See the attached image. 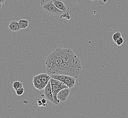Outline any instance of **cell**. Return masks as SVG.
I'll return each instance as SVG.
<instances>
[{
    "label": "cell",
    "instance_id": "6da1fadb",
    "mask_svg": "<svg viewBox=\"0 0 128 118\" xmlns=\"http://www.w3.org/2000/svg\"><path fill=\"white\" fill-rule=\"evenodd\" d=\"M65 51V48H57L47 57L45 64L49 74H54L59 65L63 63Z\"/></svg>",
    "mask_w": 128,
    "mask_h": 118
},
{
    "label": "cell",
    "instance_id": "7a4b0ae2",
    "mask_svg": "<svg viewBox=\"0 0 128 118\" xmlns=\"http://www.w3.org/2000/svg\"><path fill=\"white\" fill-rule=\"evenodd\" d=\"M82 69V64H72L63 62L58 68L54 74H63L77 78L81 73Z\"/></svg>",
    "mask_w": 128,
    "mask_h": 118
},
{
    "label": "cell",
    "instance_id": "3957f363",
    "mask_svg": "<svg viewBox=\"0 0 128 118\" xmlns=\"http://www.w3.org/2000/svg\"><path fill=\"white\" fill-rule=\"evenodd\" d=\"M63 62L72 64H82L79 57L70 48H65Z\"/></svg>",
    "mask_w": 128,
    "mask_h": 118
},
{
    "label": "cell",
    "instance_id": "277c9868",
    "mask_svg": "<svg viewBox=\"0 0 128 118\" xmlns=\"http://www.w3.org/2000/svg\"><path fill=\"white\" fill-rule=\"evenodd\" d=\"M43 10L48 15L51 16H56L61 15L64 12L62 10H60L54 5L53 1L51 0L46 2L42 6Z\"/></svg>",
    "mask_w": 128,
    "mask_h": 118
},
{
    "label": "cell",
    "instance_id": "5b68a950",
    "mask_svg": "<svg viewBox=\"0 0 128 118\" xmlns=\"http://www.w3.org/2000/svg\"><path fill=\"white\" fill-rule=\"evenodd\" d=\"M52 90L55 100V105H59L60 103L57 99V95L59 91L64 89L68 88L66 85L63 83L61 85H51Z\"/></svg>",
    "mask_w": 128,
    "mask_h": 118
},
{
    "label": "cell",
    "instance_id": "8992f818",
    "mask_svg": "<svg viewBox=\"0 0 128 118\" xmlns=\"http://www.w3.org/2000/svg\"><path fill=\"white\" fill-rule=\"evenodd\" d=\"M70 88H65L61 90L57 95V99L59 103L64 102L68 100L70 94Z\"/></svg>",
    "mask_w": 128,
    "mask_h": 118
},
{
    "label": "cell",
    "instance_id": "52a82bcc",
    "mask_svg": "<svg viewBox=\"0 0 128 118\" xmlns=\"http://www.w3.org/2000/svg\"><path fill=\"white\" fill-rule=\"evenodd\" d=\"M44 94L46 99L54 104L55 100L52 90L51 84L50 81H49L48 84L44 88Z\"/></svg>",
    "mask_w": 128,
    "mask_h": 118
},
{
    "label": "cell",
    "instance_id": "ba28073f",
    "mask_svg": "<svg viewBox=\"0 0 128 118\" xmlns=\"http://www.w3.org/2000/svg\"><path fill=\"white\" fill-rule=\"evenodd\" d=\"M62 82L67 85L68 88L74 87L76 84V78L72 76L64 75Z\"/></svg>",
    "mask_w": 128,
    "mask_h": 118
},
{
    "label": "cell",
    "instance_id": "9c48e42d",
    "mask_svg": "<svg viewBox=\"0 0 128 118\" xmlns=\"http://www.w3.org/2000/svg\"><path fill=\"white\" fill-rule=\"evenodd\" d=\"M33 84H34V86L36 88V89L39 90H41L45 87L44 86L39 74L34 76L33 78Z\"/></svg>",
    "mask_w": 128,
    "mask_h": 118
},
{
    "label": "cell",
    "instance_id": "30bf717a",
    "mask_svg": "<svg viewBox=\"0 0 128 118\" xmlns=\"http://www.w3.org/2000/svg\"><path fill=\"white\" fill-rule=\"evenodd\" d=\"M9 29L10 31L13 32H18L21 29L18 22L15 21L10 22L9 25Z\"/></svg>",
    "mask_w": 128,
    "mask_h": 118
},
{
    "label": "cell",
    "instance_id": "8fae6325",
    "mask_svg": "<svg viewBox=\"0 0 128 118\" xmlns=\"http://www.w3.org/2000/svg\"><path fill=\"white\" fill-rule=\"evenodd\" d=\"M53 3L56 8L65 12L67 10V7L61 0H53Z\"/></svg>",
    "mask_w": 128,
    "mask_h": 118
},
{
    "label": "cell",
    "instance_id": "7c38bea8",
    "mask_svg": "<svg viewBox=\"0 0 128 118\" xmlns=\"http://www.w3.org/2000/svg\"><path fill=\"white\" fill-rule=\"evenodd\" d=\"M39 75L41 78L44 86L45 87L46 85L48 84L49 81H50V79L51 78V75L50 74H49L48 73V74H46V73L41 74H39Z\"/></svg>",
    "mask_w": 128,
    "mask_h": 118
},
{
    "label": "cell",
    "instance_id": "4fadbf2b",
    "mask_svg": "<svg viewBox=\"0 0 128 118\" xmlns=\"http://www.w3.org/2000/svg\"><path fill=\"white\" fill-rule=\"evenodd\" d=\"M18 23L21 29H24L27 28L29 25V21L26 19H20L18 21Z\"/></svg>",
    "mask_w": 128,
    "mask_h": 118
},
{
    "label": "cell",
    "instance_id": "5bb4252c",
    "mask_svg": "<svg viewBox=\"0 0 128 118\" xmlns=\"http://www.w3.org/2000/svg\"><path fill=\"white\" fill-rule=\"evenodd\" d=\"M12 87L14 90H18V89L23 87V84L19 81H15L13 83Z\"/></svg>",
    "mask_w": 128,
    "mask_h": 118
},
{
    "label": "cell",
    "instance_id": "9a60e30c",
    "mask_svg": "<svg viewBox=\"0 0 128 118\" xmlns=\"http://www.w3.org/2000/svg\"><path fill=\"white\" fill-rule=\"evenodd\" d=\"M122 36V34L120 31H117L114 34L113 36V40L114 42L115 43L116 41L118 40L120 37Z\"/></svg>",
    "mask_w": 128,
    "mask_h": 118
},
{
    "label": "cell",
    "instance_id": "2e32d148",
    "mask_svg": "<svg viewBox=\"0 0 128 118\" xmlns=\"http://www.w3.org/2000/svg\"><path fill=\"white\" fill-rule=\"evenodd\" d=\"M50 82L51 85H61L64 82H62L59 80H56L51 78L50 79Z\"/></svg>",
    "mask_w": 128,
    "mask_h": 118
},
{
    "label": "cell",
    "instance_id": "e0dca14e",
    "mask_svg": "<svg viewBox=\"0 0 128 118\" xmlns=\"http://www.w3.org/2000/svg\"><path fill=\"white\" fill-rule=\"evenodd\" d=\"M24 89L23 87L20 88L18 90H16V94L18 95H22L24 93Z\"/></svg>",
    "mask_w": 128,
    "mask_h": 118
},
{
    "label": "cell",
    "instance_id": "ac0fdd59",
    "mask_svg": "<svg viewBox=\"0 0 128 118\" xmlns=\"http://www.w3.org/2000/svg\"><path fill=\"white\" fill-rule=\"evenodd\" d=\"M123 43H124V40H123L122 36L118 39L115 42V43L117 44L118 46H120L122 44H123Z\"/></svg>",
    "mask_w": 128,
    "mask_h": 118
},
{
    "label": "cell",
    "instance_id": "d6986e66",
    "mask_svg": "<svg viewBox=\"0 0 128 118\" xmlns=\"http://www.w3.org/2000/svg\"><path fill=\"white\" fill-rule=\"evenodd\" d=\"M108 0H98V3L100 5H104L107 2Z\"/></svg>",
    "mask_w": 128,
    "mask_h": 118
},
{
    "label": "cell",
    "instance_id": "ffe728a7",
    "mask_svg": "<svg viewBox=\"0 0 128 118\" xmlns=\"http://www.w3.org/2000/svg\"><path fill=\"white\" fill-rule=\"evenodd\" d=\"M38 105L39 106H42V105H43V104L42 103V101L40 100H38Z\"/></svg>",
    "mask_w": 128,
    "mask_h": 118
},
{
    "label": "cell",
    "instance_id": "44dd1931",
    "mask_svg": "<svg viewBox=\"0 0 128 118\" xmlns=\"http://www.w3.org/2000/svg\"><path fill=\"white\" fill-rule=\"evenodd\" d=\"M42 103L43 104V105L44 104H46V99H42Z\"/></svg>",
    "mask_w": 128,
    "mask_h": 118
},
{
    "label": "cell",
    "instance_id": "7402d4cb",
    "mask_svg": "<svg viewBox=\"0 0 128 118\" xmlns=\"http://www.w3.org/2000/svg\"><path fill=\"white\" fill-rule=\"evenodd\" d=\"M44 0H42L41 1V5L42 6L44 5Z\"/></svg>",
    "mask_w": 128,
    "mask_h": 118
},
{
    "label": "cell",
    "instance_id": "603a6c76",
    "mask_svg": "<svg viewBox=\"0 0 128 118\" xmlns=\"http://www.w3.org/2000/svg\"><path fill=\"white\" fill-rule=\"evenodd\" d=\"M5 2V0H0V2L2 3H4Z\"/></svg>",
    "mask_w": 128,
    "mask_h": 118
},
{
    "label": "cell",
    "instance_id": "cb8c5ba5",
    "mask_svg": "<svg viewBox=\"0 0 128 118\" xmlns=\"http://www.w3.org/2000/svg\"><path fill=\"white\" fill-rule=\"evenodd\" d=\"M2 3L0 2V8L2 7Z\"/></svg>",
    "mask_w": 128,
    "mask_h": 118
},
{
    "label": "cell",
    "instance_id": "d4e9b609",
    "mask_svg": "<svg viewBox=\"0 0 128 118\" xmlns=\"http://www.w3.org/2000/svg\"><path fill=\"white\" fill-rule=\"evenodd\" d=\"M47 105H48L46 104H44L42 106H47Z\"/></svg>",
    "mask_w": 128,
    "mask_h": 118
},
{
    "label": "cell",
    "instance_id": "484cf974",
    "mask_svg": "<svg viewBox=\"0 0 128 118\" xmlns=\"http://www.w3.org/2000/svg\"><path fill=\"white\" fill-rule=\"evenodd\" d=\"M91 1H94V0H91Z\"/></svg>",
    "mask_w": 128,
    "mask_h": 118
}]
</instances>
